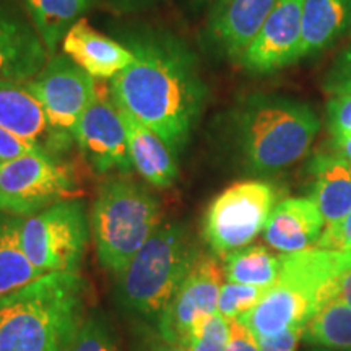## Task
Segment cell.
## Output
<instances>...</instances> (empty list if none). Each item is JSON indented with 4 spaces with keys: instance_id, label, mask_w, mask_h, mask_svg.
<instances>
[{
    "instance_id": "cell-1",
    "label": "cell",
    "mask_w": 351,
    "mask_h": 351,
    "mask_svg": "<svg viewBox=\"0 0 351 351\" xmlns=\"http://www.w3.org/2000/svg\"><path fill=\"white\" fill-rule=\"evenodd\" d=\"M125 46L135 60L111 78V96L179 155L207 96L194 52L182 39L161 29L129 34Z\"/></svg>"
},
{
    "instance_id": "cell-2",
    "label": "cell",
    "mask_w": 351,
    "mask_h": 351,
    "mask_svg": "<svg viewBox=\"0 0 351 351\" xmlns=\"http://www.w3.org/2000/svg\"><path fill=\"white\" fill-rule=\"evenodd\" d=\"M78 274L41 275L0 298V351H67L83 322Z\"/></svg>"
},
{
    "instance_id": "cell-3",
    "label": "cell",
    "mask_w": 351,
    "mask_h": 351,
    "mask_svg": "<svg viewBox=\"0 0 351 351\" xmlns=\"http://www.w3.org/2000/svg\"><path fill=\"white\" fill-rule=\"evenodd\" d=\"M320 130L314 109L301 101L254 95L234 112L236 143L245 168L270 174L301 161Z\"/></svg>"
},
{
    "instance_id": "cell-4",
    "label": "cell",
    "mask_w": 351,
    "mask_h": 351,
    "mask_svg": "<svg viewBox=\"0 0 351 351\" xmlns=\"http://www.w3.org/2000/svg\"><path fill=\"white\" fill-rule=\"evenodd\" d=\"M160 223L161 207L155 195L125 174L109 179L101 186L90 217L99 262L122 274Z\"/></svg>"
},
{
    "instance_id": "cell-5",
    "label": "cell",
    "mask_w": 351,
    "mask_h": 351,
    "mask_svg": "<svg viewBox=\"0 0 351 351\" xmlns=\"http://www.w3.org/2000/svg\"><path fill=\"white\" fill-rule=\"evenodd\" d=\"M199 256L186 226H160L121 274L122 302L143 317H160Z\"/></svg>"
},
{
    "instance_id": "cell-6",
    "label": "cell",
    "mask_w": 351,
    "mask_h": 351,
    "mask_svg": "<svg viewBox=\"0 0 351 351\" xmlns=\"http://www.w3.org/2000/svg\"><path fill=\"white\" fill-rule=\"evenodd\" d=\"M90 234L85 204L64 200L21 219V245L41 274H77Z\"/></svg>"
},
{
    "instance_id": "cell-7",
    "label": "cell",
    "mask_w": 351,
    "mask_h": 351,
    "mask_svg": "<svg viewBox=\"0 0 351 351\" xmlns=\"http://www.w3.org/2000/svg\"><path fill=\"white\" fill-rule=\"evenodd\" d=\"M276 205V191L269 182L241 181L225 189L208 205L202 234L217 256L247 247L265 230Z\"/></svg>"
},
{
    "instance_id": "cell-8",
    "label": "cell",
    "mask_w": 351,
    "mask_h": 351,
    "mask_svg": "<svg viewBox=\"0 0 351 351\" xmlns=\"http://www.w3.org/2000/svg\"><path fill=\"white\" fill-rule=\"evenodd\" d=\"M77 195L72 171L56 155L28 153L0 161V212L28 218Z\"/></svg>"
},
{
    "instance_id": "cell-9",
    "label": "cell",
    "mask_w": 351,
    "mask_h": 351,
    "mask_svg": "<svg viewBox=\"0 0 351 351\" xmlns=\"http://www.w3.org/2000/svg\"><path fill=\"white\" fill-rule=\"evenodd\" d=\"M25 85L46 112L51 130V153L56 155L67 150L75 142L73 132L78 121L98 95L96 78L88 75L65 54H56Z\"/></svg>"
},
{
    "instance_id": "cell-10",
    "label": "cell",
    "mask_w": 351,
    "mask_h": 351,
    "mask_svg": "<svg viewBox=\"0 0 351 351\" xmlns=\"http://www.w3.org/2000/svg\"><path fill=\"white\" fill-rule=\"evenodd\" d=\"M223 276L225 270L217 257L200 254L173 300L158 317V330L165 340L191 350L210 315L217 313Z\"/></svg>"
},
{
    "instance_id": "cell-11",
    "label": "cell",
    "mask_w": 351,
    "mask_h": 351,
    "mask_svg": "<svg viewBox=\"0 0 351 351\" xmlns=\"http://www.w3.org/2000/svg\"><path fill=\"white\" fill-rule=\"evenodd\" d=\"M73 138L98 174H109L117 171L129 174L132 165L124 121L116 101L109 91V98L96 95L90 108L83 112L73 132Z\"/></svg>"
},
{
    "instance_id": "cell-12",
    "label": "cell",
    "mask_w": 351,
    "mask_h": 351,
    "mask_svg": "<svg viewBox=\"0 0 351 351\" xmlns=\"http://www.w3.org/2000/svg\"><path fill=\"white\" fill-rule=\"evenodd\" d=\"M302 0H278L239 62L252 73H271L298 62Z\"/></svg>"
},
{
    "instance_id": "cell-13",
    "label": "cell",
    "mask_w": 351,
    "mask_h": 351,
    "mask_svg": "<svg viewBox=\"0 0 351 351\" xmlns=\"http://www.w3.org/2000/svg\"><path fill=\"white\" fill-rule=\"evenodd\" d=\"M278 0H217L208 20V39L219 54L241 59Z\"/></svg>"
},
{
    "instance_id": "cell-14",
    "label": "cell",
    "mask_w": 351,
    "mask_h": 351,
    "mask_svg": "<svg viewBox=\"0 0 351 351\" xmlns=\"http://www.w3.org/2000/svg\"><path fill=\"white\" fill-rule=\"evenodd\" d=\"M49 52L34 26L0 2V80H32L49 60Z\"/></svg>"
},
{
    "instance_id": "cell-15",
    "label": "cell",
    "mask_w": 351,
    "mask_h": 351,
    "mask_svg": "<svg viewBox=\"0 0 351 351\" xmlns=\"http://www.w3.org/2000/svg\"><path fill=\"white\" fill-rule=\"evenodd\" d=\"M317 307L300 288L276 276L256 306L238 320L256 339L276 335L291 327L306 328Z\"/></svg>"
},
{
    "instance_id": "cell-16",
    "label": "cell",
    "mask_w": 351,
    "mask_h": 351,
    "mask_svg": "<svg viewBox=\"0 0 351 351\" xmlns=\"http://www.w3.org/2000/svg\"><path fill=\"white\" fill-rule=\"evenodd\" d=\"M64 54L90 77L111 80L134 64L135 56L125 44L96 32L85 19L69 29L62 41Z\"/></svg>"
},
{
    "instance_id": "cell-17",
    "label": "cell",
    "mask_w": 351,
    "mask_h": 351,
    "mask_svg": "<svg viewBox=\"0 0 351 351\" xmlns=\"http://www.w3.org/2000/svg\"><path fill=\"white\" fill-rule=\"evenodd\" d=\"M326 226L313 199H287L275 205L263 238L270 247L283 254L301 252L317 245Z\"/></svg>"
},
{
    "instance_id": "cell-18",
    "label": "cell",
    "mask_w": 351,
    "mask_h": 351,
    "mask_svg": "<svg viewBox=\"0 0 351 351\" xmlns=\"http://www.w3.org/2000/svg\"><path fill=\"white\" fill-rule=\"evenodd\" d=\"M117 104V103H116ZM124 121L130 160L138 174L156 189H168L179 176L176 155L168 145L137 117L117 104Z\"/></svg>"
},
{
    "instance_id": "cell-19",
    "label": "cell",
    "mask_w": 351,
    "mask_h": 351,
    "mask_svg": "<svg viewBox=\"0 0 351 351\" xmlns=\"http://www.w3.org/2000/svg\"><path fill=\"white\" fill-rule=\"evenodd\" d=\"M0 127L51 153L46 112L25 83L0 80Z\"/></svg>"
},
{
    "instance_id": "cell-20",
    "label": "cell",
    "mask_w": 351,
    "mask_h": 351,
    "mask_svg": "<svg viewBox=\"0 0 351 351\" xmlns=\"http://www.w3.org/2000/svg\"><path fill=\"white\" fill-rule=\"evenodd\" d=\"M311 199L327 226L339 223L351 212V165L337 153H319L311 161Z\"/></svg>"
},
{
    "instance_id": "cell-21",
    "label": "cell",
    "mask_w": 351,
    "mask_h": 351,
    "mask_svg": "<svg viewBox=\"0 0 351 351\" xmlns=\"http://www.w3.org/2000/svg\"><path fill=\"white\" fill-rule=\"evenodd\" d=\"M351 25V0H302L298 60L319 54Z\"/></svg>"
},
{
    "instance_id": "cell-22",
    "label": "cell",
    "mask_w": 351,
    "mask_h": 351,
    "mask_svg": "<svg viewBox=\"0 0 351 351\" xmlns=\"http://www.w3.org/2000/svg\"><path fill=\"white\" fill-rule=\"evenodd\" d=\"M23 3L49 56H56L65 34L90 10L93 0H23Z\"/></svg>"
},
{
    "instance_id": "cell-23",
    "label": "cell",
    "mask_w": 351,
    "mask_h": 351,
    "mask_svg": "<svg viewBox=\"0 0 351 351\" xmlns=\"http://www.w3.org/2000/svg\"><path fill=\"white\" fill-rule=\"evenodd\" d=\"M21 219L0 212V298L26 287L43 275L23 251Z\"/></svg>"
},
{
    "instance_id": "cell-24",
    "label": "cell",
    "mask_w": 351,
    "mask_h": 351,
    "mask_svg": "<svg viewBox=\"0 0 351 351\" xmlns=\"http://www.w3.org/2000/svg\"><path fill=\"white\" fill-rule=\"evenodd\" d=\"M225 278L231 283L269 288L280 274V256L263 245H249L228 254L223 263Z\"/></svg>"
},
{
    "instance_id": "cell-25",
    "label": "cell",
    "mask_w": 351,
    "mask_h": 351,
    "mask_svg": "<svg viewBox=\"0 0 351 351\" xmlns=\"http://www.w3.org/2000/svg\"><path fill=\"white\" fill-rule=\"evenodd\" d=\"M304 339L322 348L351 350V307L340 300L327 301L306 326Z\"/></svg>"
},
{
    "instance_id": "cell-26",
    "label": "cell",
    "mask_w": 351,
    "mask_h": 351,
    "mask_svg": "<svg viewBox=\"0 0 351 351\" xmlns=\"http://www.w3.org/2000/svg\"><path fill=\"white\" fill-rule=\"evenodd\" d=\"M265 291L267 288L247 287V285L228 282L223 285L221 291H219L217 313L228 320L243 317L262 300Z\"/></svg>"
},
{
    "instance_id": "cell-27",
    "label": "cell",
    "mask_w": 351,
    "mask_h": 351,
    "mask_svg": "<svg viewBox=\"0 0 351 351\" xmlns=\"http://www.w3.org/2000/svg\"><path fill=\"white\" fill-rule=\"evenodd\" d=\"M67 351H119V348L103 319L88 317L82 322Z\"/></svg>"
},
{
    "instance_id": "cell-28",
    "label": "cell",
    "mask_w": 351,
    "mask_h": 351,
    "mask_svg": "<svg viewBox=\"0 0 351 351\" xmlns=\"http://www.w3.org/2000/svg\"><path fill=\"white\" fill-rule=\"evenodd\" d=\"M228 337H230V320L215 313L205 322L200 335L189 351H225Z\"/></svg>"
},
{
    "instance_id": "cell-29",
    "label": "cell",
    "mask_w": 351,
    "mask_h": 351,
    "mask_svg": "<svg viewBox=\"0 0 351 351\" xmlns=\"http://www.w3.org/2000/svg\"><path fill=\"white\" fill-rule=\"evenodd\" d=\"M327 125L332 137L351 134V93L333 95L328 99Z\"/></svg>"
},
{
    "instance_id": "cell-30",
    "label": "cell",
    "mask_w": 351,
    "mask_h": 351,
    "mask_svg": "<svg viewBox=\"0 0 351 351\" xmlns=\"http://www.w3.org/2000/svg\"><path fill=\"white\" fill-rule=\"evenodd\" d=\"M315 247L328 251L351 252V212L339 223L326 226Z\"/></svg>"
},
{
    "instance_id": "cell-31",
    "label": "cell",
    "mask_w": 351,
    "mask_h": 351,
    "mask_svg": "<svg viewBox=\"0 0 351 351\" xmlns=\"http://www.w3.org/2000/svg\"><path fill=\"white\" fill-rule=\"evenodd\" d=\"M326 88L332 96L351 93V46L335 59L327 75Z\"/></svg>"
},
{
    "instance_id": "cell-32",
    "label": "cell",
    "mask_w": 351,
    "mask_h": 351,
    "mask_svg": "<svg viewBox=\"0 0 351 351\" xmlns=\"http://www.w3.org/2000/svg\"><path fill=\"white\" fill-rule=\"evenodd\" d=\"M304 330L302 327H291L276 335L257 339V343L262 351H296L301 339H304Z\"/></svg>"
},
{
    "instance_id": "cell-33",
    "label": "cell",
    "mask_w": 351,
    "mask_h": 351,
    "mask_svg": "<svg viewBox=\"0 0 351 351\" xmlns=\"http://www.w3.org/2000/svg\"><path fill=\"white\" fill-rule=\"evenodd\" d=\"M46 152L38 145L28 143L26 140L16 137L12 132L0 127V161H8L28 153H43ZM47 153V152H46Z\"/></svg>"
},
{
    "instance_id": "cell-34",
    "label": "cell",
    "mask_w": 351,
    "mask_h": 351,
    "mask_svg": "<svg viewBox=\"0 0 351 351\" xmlns=\"http://www.w3.org/2000/svg\"><path fill=\"white\" fill-rule=\"evenodd\" d=\"M225 351H262L257 339L238 319L230 320V337Z\"/></svg>"
},
{
    "instance_id": "cell-35",
    "label": "cell",
    "mask_w": 351,
    "mask_h": 351,
    "mask_svg": "<svg viewBox=\"0 0 351 351\" xmlns=\"http://www.w3.org/2000/svg\"><path fill=\"white\" fill-rule=\"evenodd\" d=\"M330 300H340L341 302H345L346 306L351 307V265L343 271V274H340L335 280H333L330 287H327V289L322 295L320 306H324Z\"/></svg>"
},
{
    "instance_id": "cell-36",
    "label": "cell",
    "mask_w": 351,
    "mask_h": 351,
    "mask_svg": "<svg viewBox=\"0 0 351 351\" xmlns=\"http://www.w3.org/2000/svg\"><path fill=\"white\" fill-rule=\"evenodd\" d=\"M332 147L333 153L345 158L346 161L351 165V134L348 135H339V137H332Z\"/></svg>"
},
{
    "instance_id": "cell-37",
    "label": "cell",
    "mask_w": 351,
    "mask_h": 351,
    "mask_svg": "<svg viewBox=\"0 0 351 351\" xmlns=\"http://www.w3.org/2000/svg\"><path fill=\"white\" fill-rule=\"evenodd\" d=\"M143 351H187L182 346L169 343L168 340H165L163 337H153L152 340H148V343L145 345Z\"/></svg>"
},
{
    "instance_id": "cell-38",
    "label": "cell",
    "mask_w": 351,
    "mask_h": 351,
    "mask_svg": "<svg viewBox=\"0 0 351 351\" xmlns=\"http://www.w3.org/2000/svg\"><path fill=\"white\" fill-rule=\"evenodd\" d=\"M152 0H109V3L116 8V10L121 12H134L138 10L145 5H148Z\"/></svg>"
},
{
    "instance_id": "cell-39",
    "label": "cell",
    "mask_w": 351,
    "mask_h": 351,
    "mask_svg": "<svg viewBox=\"0 0 351 351\" xmlns=\"http://www.w3.org/2000/svg\"><path fill=\"white\" fill-rule=\"evenodd\" d=\"M311 351H351V350H330V348H322V346H314Z\"/></svg>"
}]
</instances>
